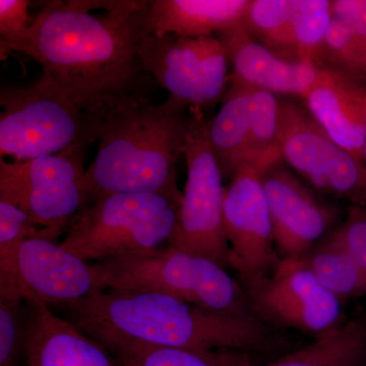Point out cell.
<instances>
[{
  "label": "cell",
  "instance_id": "1",
  "mask_svg": "<svg viewBox=\"0 0 366 366\" xmlns=\"http://www.w3.org/2000/svg\"><path fill=\"white\" fill-rule=\"evenodd\" d=\"M149 1H124L102 16L79 0L49 1L30 28L23 52L81 112L102 127L110 112L134 97H150L155 79L139 56Z\"/></svg>",
  "mask_w": 366,
  "mask_h": 366
},
{
  "label": "cell",
  "instance_id": "2",
  "mask_svg": "<svg viewBox=\"0 0 366 366\" xmlns=\"http://www.w3.org/2000/svg\"><path fill=\"white\" fill-rule=\"evenodd\" d=\"M101 346L129 342L209 351L233 349L254 355L292 351L287 332L254 315L216 312L150 291H99L50 307Z\"/></svg>",
  "mask_w": 366,
  "mask_h": 366
},
{
  "label": "cell",
  "instance_id": "3",
  "mask_svg": "<svg viewBox=\"0 0 366 366\" xmlns=\"http://www.w3.org/2000/svg\"><path fill=\"white\" fill-rule=\"evenodd\" d=\"M189 107L168 96L120 103L101 127L97 155L86 168L89 204L114 194H159L182 199L177 164L184 153Z\"/></svg>",
  "mask_w": 366,
  "mask_h": 366
},
{
  "label": "cell",
  "instance_id": "4",
  "mask_svg": "<svg viewBox=\"0 0 366 366\" xmlns=\"http://www.w3.org/2000/svg\"><path fill=\"white\" fill-rule=\"evenodd\" d=\"M182 202L159 194L100 197L74 216L60 245L86 262L158 254L169 247Z\"/></svg>",
  "mask_w": 366,
  "mask_h": 366
},
{
  "label": "cell",
  "instance_id": "5",
  "mask_svg": "<svg viewBox=\"0 0 366 366\" xmlns=\"http://www.w3.org/2000/svg\"><path fill=\"white\" fill-rule=\"evenodd\" d=\"M93 267L100 291H150L216 312L252 315L237 279L206 257L168 247L158 254L117 257Z\"/></svg>",
  "mask_w": 366,
  "mask_h": 366
},
{
  "label": "cell",
  "instance_id": "6",
  "mask_svg": "<svg viewBox=\"0 0 366 366\" xmlns=\"http://www.w3.org/2000/svg\"><path fill=\"white\" fill-rule=\"evenodd\" d=\"M0 155L14 162L55 155L71 144L97 143L101 125L44 74L0 91Z\"/></svg>",
  "mask_w": 366,
  "mask_h": 366
},
{
  "label": "cell",
  "instance_id": "7",
  "mask_svg": "<svg viewBox=\"0 0 366 366\" xmlns=\"http://www.w3.org/2000/svg\"><path fill=\"white\" fill-rule=\"evenodd\" d=\"M90 144H71L55 155L26 162L0 160V197L25 209L43 228L42 237L56 242L72 219L89 206L85 160Z\"/></svg>",
  "mask_w": 366,
  "mask_h": 366
},
{
  "label": "cell",
  "instance_id": "8",
  "mask_svg": "<svg viewBox=\"0 0 366 366\" xmlns=\"http://www.w3.org/2000/svg\"><path fill=\"white\" fill-rule=\"evenodd\" d=\"M189 112L183 153L187 179L169 247L206 257L227 269L231 268L230 247L224 231L222 171L209 144L206 115L199 110Z\"/></svg>",
  "mask_w": 366,
  "mask_h": 366
},
{
  "label": "cell",
  "instance_id": "9",
  "mask_svg": "<svg viewBox=\"0 0 366 366\" xmlns=\"http://www.w3.org/2000/svg\"><path fill=\"white\" fill-rule=\"evenodd\" d=\"M250 314L278 331L317 339L346 320L342 303L317 280L305 259H281L269 274L237 276Z\"/></svg>",
  "mask_w": 366,
  "mask_h": 366
},
{
  "label": "cell",
  "instance_id": "10",
  "mask_svg": "<svg viewBox=\"0 0 366 366\" xmlns=\"http://www.w3.org/2000/svg\"><path fill=\"white\" fill-rule=\"evenodd\" d=\"M279 144L282 161L312 189L366 204L365 164L335 143L298 99L279 97Z\"/></svg>",
  "mask_w": 366,
  "mask_h": 366
},
{
  "label": "cell",
  "instance_id": "11",
  "mask_svg": "<svg viewBox=\"0 0 366 366\" xmlns=\"http://www.w3.org/2000/svg\"><path fill=\"white\" fill-rule=\"evenodd\" d=\"M139 56L147 74L189 109L206 112L227 90L229 59L218 36L180 37L144 34Z\"/></svg>",
  "mask_w": 366,
  "mask_h": 366
},
{
  "label": "cell",
  "instance_id": "12",
  "mask_svg": "<svg viewBox=\"0 0 366 366\" xmlns=\"http://www.w3.org/2000/svg\"><path fill=\"white\" fill-rule=\"evenodd\" d=\"M261 177L277 252L281 259H305L340 224V209L305 184L284 162Z\"/></svg>",
  "mask_w": 366,
  "mask_h": 366
},
{
  "label": "cell",
  "instance_id": "13",
  "mask_svg": "<svg viewBox=\"0 0 366 366\" xmlns=\"http://www.w3.org/2000/svg\"><path fill=\"white\" fill-rule=\"evenodd\" d=\"M224 231L230 247V267L237 276L264 274L281 261L274 247L273 223L262 177L243 164L226 187Z\"/></svg>",
  "mask_w": 366,
  "mask_h": 366
},
{
  "label": "cell",
  "instance_id": "14",
  "mask_svg": "<svg viewBox=\"0 0 366 366\" xmlns=\"http://www.w3.org/2000/svg\"><path fill=\"white\" fill-rule=\"evenodd\" d=\"M14 276L26 300L49 307L100 291L93 264L45 238L31 237L21 243Z\"/></svg>",
  "mask_w": 366,
  "mask_h": 366
},
{
  "label": "cell",
  "instance_id": "15",
  "mask_svg": "<svg viewBox=\"0 0 366 366\" xmlns=\"http://www.w3.org/2000/svg\"><path fill=\"white\" fill-rule=\"evenodd\" d=\"M301 101L335 143L363 163L366 84L340 69L320 67Z\"/></svg>",
  "mask_w": 366,
  "mask_h": 366
},
{
  "label": "cell",
  "instance_id": "16",
  "mask_svg": "<svg viewBox=\"0 0 366 366\" xmlns=\"http://www.w3.org/2000/svg\"><path fill=\"white\" fill-rule=\"evenodd\" d=\"M26 301V366H122L104 347L45 303Z\"/></svg>",
  "mask_w": 366,
  "mask_h": 366
},
{
  "label": "cell",
  "instance_id": "17",
  "mask_svg": "<svg viewBox=\"0 0 366 366\" xmlns=\"http://www.w3.org/2000/svg\"><path fill=\"white\" fill-rule=\"evenodd\" d=\"M217 36L225 46L233 67L231 76L252 88L301 100L314 81L317 67L276 56L254 42L242 25Z\"/></svg>",
  "mask_w": 366,
  "mask_h": 366
},
{
  "label": "cell",
  "instance_id": "18",
  "mask_svg": "<svg viewBox=\"0 0 366 366\" xmlns=\"http://www.w3.org/2000/svg\"><path fill=\"white\" fill-rule=\"evenodd\" d=\"M249 0H153L144 13V33L180 37L217 36L240 25Z\"/></svg>",
  "mask_w": 366,
  "mask_h": 366
},
{
  "label": "cell",
  "instance_id": "19",
  "mask_svg": "<svg viewBox=\"0 0 366 366\" xmlns=\"http://www.w3.org/2000/svg\"><path fill=\"white\" fill-rule=\"evenodd\" d=\"M249 103L250 86L229 74L220 110L207 124L209 144L229 182L247 162Z\"/></svg>",
  "mask_w": 366,
  "mask_h": 366
},
{
  "label": "cell",
  "instance_id": "20",
  "mask_svg": "<svg viewBox=\"0 0 366 366\" xmlns=\"http://www.w3.org/2000/svg\"><path fill=\"white\" fill-rule=\"evenodd\" d=\"M366 312H360L312 344L261 366H365Z\"/></svg>",
  "mask_w": 366,
  "mask_h": 366
},
{
  "label": "cell",
  "instance_id": "21",
  "mask_svg": "<svg viewBox=\"0 0 366 366\" xmlns=\"http://www.w3.org/2000/svg\"><path fill=\"white\" fill-rule=\"evenodd\" d=\"M122 366H261L254 354L233 349L197 351L129 342L106 347Z\"/></svg>",
  "mask_w": 366,
  "mask_h": 366
},
{
  "label": "cell",
  "instance_id": "22",
  "mask_svg": "<svg viewBox=\"0 0 366 366\" xmlns=\"http://www.w3.org/2000/svg\"><path fill=\"white\" fill-rule=\"evenodd\" d=\"M295 0H249L242 20L257 44L288 61H301L293 32Z\"/></svg>",
  "mask_w": 366,
  "mask_h": 366
},
{
  "label": "cell",
  "instance_id": "23",
  "mask_svg": "<svg viewBox=\"0 0 366 366\" xmlns=\"http://www.w3.org/2000/svg\"><path fill=\"white\" fill-rule=\"evenodd\" d=\"M279 144V96L250 86L247 165L259 174L282 163Z\"/></svg>",
  "mask_w": 366,
  "mask_h": 366
},
{
  "label": "cell",
  "instance_id": "24",
  "mask_svg": "<svg viewBox=\"0 0 366 366\" xmlns=\"http://www.w3.org/2000/svg\"><path fill=\"white\" fill-rule=\"evenodd\" d=\"M28 305L18 281L0 278V366H26Z\"/></svg>",
  "mask_w": 366,
  "mask_h": 366
},
{
  "label": "cell",
  "instance_id": "25",
  "mask_svg": "<svg viewBox=\"0 0 366 366\" xmlns=\"http://www.w3.org/2000/svg\"><path fill=\"white\" fill-rule=\"evenodd\" d=\"M303 259L320 284L341 301L366 298V273L351 255L315 247Z\"/></svg>",
  "mask_w": 366,
  "mask_h": 366
},
{
  "label": "cell",
  "instance_id": "26",
  "mask_svg": "<svg viewBox=\"0 0 366 366\" xmlns=\"http://www.w3.org/2000/svg\"><path fill=\"white\" fill-rule=\"evenodd\" d=\"M332 19V0H295L293 32L301 61L322 66Z\"/></svg>",
  "mask_w": 366,
  "mask_h": 366
},
{
  "label": "cell",
  "instance_id": "27",
  "mask_svg": "<svg viewBox=\"0 0 366 366\" xmlns=\"http://www.w3.org/2000/svg\"><path fill=\"white\" fill-rule=\"evenodd\" d=\"M43 228L11 199L0 197V271L13 272L24 240L42 237Z\"/></svg>",
  "mask_w": 366,
  "mask_h": 366
},
{
  "label": "cell",
  "instance_id": "28",
  "mask_svg": "<svg viewBox=\"0 0 366 366\" xmlns=\"http://www.w3.org/2000/svg\"><path fill=\"white\" fill-rule=\"evenodd\" d=\"M322 66L340 69L366 84V44L334 18L327 35Z\"/></svg>",
  "mask_w": 366,
  "mask_h": 366
},
{
  "label": "cell",
  "instance_id": "29",
  "mask_svg": "<svg viewBox=\"0 0 366 366\" xmlns=\"http://www.w3.org/2000/svg\"><path fill=\"white\" fill-rule=\"evenodd\" d=\"M315 247L346 252L366 273V204H352L344 221Z\"/></svg>",
  "mask_w": 366,
  "mask_h": 366
},
{
  "label": "cell",
  "instance_id": "30",
  "mask_svg": "<svg viewBox=\"0 0 366 366\" xmlns=\"http://www.w3.org/2000/svg\"><path fill=\"white\" fill-rule=\"evenodd\" d=\"M28 0H0V53L1 59L11 52H23L30 38L33 21Z\"/></svg>",
  "mask_w": 366,
  "mask_h": 366
},
{
  "label": "cell",
  "instance_id": "31",
  "mask_svg": "<svg viewBox=\"0 0 366 366\" xmlns=\"http://www.w3.org/2000/svg\"><path fill=\"white\" fill-rule=\"evenodd\" d=\"M332 16L366 44V0H332Z\"/></svg>",
  "mask_w": 366,
  "mask_h": 366
},
{
  "label": "cell",
  "instance_id": "32",
  "mask_svg": "<svg viewBox=\"0 0 366 366\" xmlns=\"http://www.w3.org/2000/svg\"><path fill=\"white\" fill-rule=\"evenodd\" d=\"M363 164H365L366 168V131L365 137V146H363Z\"/></svg>",
  "mask_w": 366,
  "mask_h": 366
},
{
  "label": "cell",
  "instance_id": "33",
  "mask_svg": "<svg viewBox=\"0 0 366 366\" xmlns=\"http://www.w3.org/2000/svg\"><path fill=\"white\" fill-rule=\"evenodd\" d=\"M366 366V365H365Z\"/></svg>",
  "mask_w": 366,
  "mask_h": 366
}]
</instances>
